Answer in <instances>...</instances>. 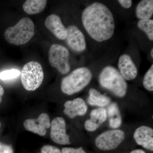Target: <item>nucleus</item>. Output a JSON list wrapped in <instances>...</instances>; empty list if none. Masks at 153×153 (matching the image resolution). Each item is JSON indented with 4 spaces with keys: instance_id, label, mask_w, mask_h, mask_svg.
I'll list each match as a JSON object with an SVG mask.
<instances>
[{
    "instance_id": "f257e3e1",
    "label": "nucleus",
    "mask_w": 153,
    "mask_h": 153,
    "mask_svg": "<svg viewBox=\"0 0 153 153\" xmlns=\"http://www.w3.org/2000/svg\"><path fill=\"white\" fill-rule=\"evenodd\" d=\"M82 21L89 36L97 42L108 40L114 34L113 15L102 3L95 2L86 7L82 13Z\"/></svg>"
},
{
    "instance_id": "f03ea898",
    "label": "nucleus",
    "mask_w": 153,
    "mask_h": 153,
    "mask_svg": "<svg viewBox=\"0 0 153 153\" xmlns=\"http://www.w3.org/2000/svg\"><path fill=\"white\" fill-rule=\"evenodd\" d=\"M100 85L112 92L117 97H123L127 92L126 81L117 68L112 66H105L99 76Z\"/></svg>"
},
{
    "instance_id": "7ed1b4c3",
    "label": "nucleus",
    "mask_w": 153,
    "mask_h": 153,
    "mask_svg": "<svg viewBox=\"0 0 153 153\" xmlns=\"http://www.w3.org/2000/svg\"><path fill=\"white\" fill-rule=\"evenodd\" d=\"M92 78V73L89 68L85 67L76 68L62 79L61 91L67 95H72L87 86Z\"/></svg>"
},
{
    "instance_id": "20e7f679",
    "label": "nucleus",
    "mask_w": 153,
    "mask_h": 153,
    "mask_svg": "<svg viewBox=\"0 0 153 153\" xmlns=\"http://www.w3.org/2000/svg\"><path fill=\"white\" fill-rule=\"evenodd\" d=\"M35 25L29 18L21 19L15 26L6 29L4 37L10 44L21 45L27 44L35 35Z\"/></svg>"
},
{
    "instance_id": "39448f33",
    "label": "nucleus",
    "mask_w": 153,
    "mask_h": 153,
    "mask_svg": "<svg viewBox=\"0 0 153 153\" xmlns=\"http://www.w3.org/2000/svg\"><path fill=\"white\" fill-rule=\"evenodd\" d=\"M44 78L42 66L36 61H32L25 64L22 68L21 80L26 90L33 91L40 87Z\"/></svg>"
},
{
    "instance_id": "423d86ee",
    "label": "nucleus",
    "mask_w": 153,
    "mask_h": 153,
    "mask_svg": "<svg viewBox=\"0 0 153 153\" xmlns=\"http://www.w3.org/2000/svg\"><path fill=\"white\" fill-rule=\"evenodd\" d=\"M69 55L66 47L60 44H52L49 51V63L61 74H67L71 69Z\"/></svg>"
},
{
    "instance_id": "0eeeda50",
    "label": "nucleus",
    "mask_w": 153,
    "mask_h": 153,
    "mask_svg": "<svg viewBox=\"0 0 153 153\" xmlns=\"http://www.w3.org/2000/svg\"><path fill=\"white\" fill-rule=\"evenodd\" d=\"M125 133L123 131L114 129L107 131L97 137L95 144L97 147L102 151L115 149L125 139Z\"/></svg>"
},
{
    "instance_id": "6e6552de",
    "label": "nucleus",
    "mask_w": 153,
    "mask_h": 153,
    "mask_svg": "<svg viewBox=\"0 0 153 153\" xmlns=\"http://www.w3.org/2000/svg\"><path fill=\"white\" fill-rule=\"evenodd\" d=\"M50 127V137L53 142L61 145L71 144L69 136L66 134V122L63 117L54 118Z\"/></svg>"
},
{
    "instance_id": "1a4fd4ad",
    "label": "nucleus",
    "mask_w": 153,
    "mask_h": 153,
    "mask_svg": "<svg viewBox=\"0 0 153 153\" xmlns=\"http://www.w3.org/2000/svg\"><path fill=\"white\" fill-rule=\"evenodd\" d=\"M66 29L67 34L66 39L68 47L75 52L84 51L86 44L82 32L75 25H70Z\"/></svg>"
},
{
    "instance_id": "9d476101",
    "label": "nucleus",
    "mask_w": 153,
    "mask_h": 153,
    "mask_svg": "<svg viewBox=\"0 0 153 153\" xmlns=\"http://www.w3.org/2000/svg\"><path fill=\"white\" fill-rule=\"evenodd\" d=\"M51 126L50 118L47 114L42 113L37 119H28L25 121L24 126L28 131L44 136L47 134V129Z\"/></svg>"
},
{
    "instance_id": "9b49d317",
    "label": "nucleus",
    "mask_w": 153,
    "mask_h": 153,
    "mask_svg": "<svg viewBox=\"0 0 153 153\" xmlns=\"http://www.w3.org/2000/svg\"><path fill=\"white\" fill-rule=\"evenodd\" d=\"M118 66L120 73L126 80H133L137 77V68L130 55L126 54L121 55Z\"/></svg>"
},
{
    "instance_id": "f8f14e48",
    "label": "nucleus",
    "mask_w": 153,
    "mask_h": 153,
    "mask_svg": "<svg viewBox=\"0 0 153 153\" xmlns=\"http://www.w3.org/2000/svg\"><path fill=\"white\" fill-rule=\"evenodd\" d=\"M133 136L134 139L138 145L153 152V128L148 126H141L136 129Z\"/></svg>"
},
{
    "instance_id": "ddd939ff",
    "label": "nucleus",
    "mask_w": 153,
    "mask_h": 153,
    "mask_svg": "<svg viewBox=\"0 0 153 153\" xmlns=\"http://www.w3.org/2000/svg\"><path fill=\"white\" fill-rule=\"evenodd\" d=\"M45 27L58 39L64 40L67 36V29L59 16L52 14L47 17L44 22Z\"/></svg>"
},
{
    "instance_id": "4468645a",
    "label": "nucleus",
    "mask_w": 153,
    "mask_h": 153,
    "mask_svg": "<svg viewBox=\"0 0 153 153\" xmlns=\"http://www.w3.org/2000/svg\"><path fill=\"white\" fill-rule=\"evenodd\" d=\"M64 106L65 108L63 112L71 118L84 115L88 110L87 105L85 101L81 98L68 100L64 103Z\"/></svg>"
},
{
    "instance_id": "2eb2a0df",
    "label": "nucleus",
    "mask_w": 153,
    "mask_h": 153,
    "mask_svg": "<svg viewBox=\"0 0 153 153\" xmlns=\"http://www.w3.org/2000/svg\"><path fill=\"white\" fill-rule=\"evenodd\" d=\"M90 118L85 121V128L89 132L95 131L107 119L106 110L104 108H98L92 110L90 114Z\"/></svg>"
},
{
    "instance_id": "dca6fc26",
    "label": "nucleus",
    "mask_w": 153,
    "mask_h": 153,
    "mask_svg": "<svg viewBox=\"0 0 153 153\" xmlns=\"http://www.w3.org/2000/svg\"><path fill=\"white\" fill-rule=\"evenodd\" d=\"M87 102L92 106L103 108L110 103L111 99L105 94H102L95 88H91L88 91Z\"/></svg>"
},
{
    "instance_id": "f3484780",
    "label": "nucleus",
    "mask_w": 153,
    "mask_h": 153,
    "mask_svg": "<svg viewBox=\"0 0 153 153\" xmlns=\"http://www.w3.org/2000/svg\"><path fill=\"white\" fill-rule=\"evenodd\" d=\"M106 111L110 127L113 129L119 128L122 123V120L120 110L117 103H111Z\"/></svg>"
},
{
    "instance_id": "a211bd4d",
    "label": "nucleus",
    "mask_w": 153,
    "mask_h": 153,
    "mask_svg": "<svg viewBox=\"0 0 153 153\" xmlns=\"http://www.w3.org/2000/svg\"><path fill=\"white\" fill-rule=\"evenodd\" d=\"M153 14V1L143 0L137 6L136 14L140 20L150 19Z\"/></svg>"
},
{
    "instance_id": "6ab92c4d",
    "label": "nucleus",
    "mask_w": 153,
    "mask_h": 153,
    "mask_svg": "<svg viewBox=\"0 0 153 153\" xmlns=\"http://www.w3.org/2000/svg\"><path fill=\"white\" fill-rule=\"evenodd\" d=\"M47 2L46 0H27L23 5V9L29 15L39 13L45 9Z\"/></svg>"
},
{
    "instance_id": "aec40b11",
    "label": "nucleus",
    "mask_w": 153,
    "mask_h": 153,
    "mask_svg": "<svg viewBox=\"0 0 153 153\" xmlns=\"http://www.w3.org/2000/svg\"><path fill=\"white\" fill-rule=\"evenodd\" d=\"M137 26L140 30L146 33L148 38L150 41H153V20H140L138 22Z\"/></svg>"
},
{
    "instance_id": "412c9836",
    "label": "nucleus",
    "mask_w": 153,
    "mask_h": 153,
    "mask_svg": "<svg viewBox=\"0 0 153 153\" xmlns=\"http://www.w3.org/2000/svg\"><path fill=\"white\" fill-rule=\"evenodd\" d=\"M143 85L147 90L150 91H153V65L145 74L143 80Z\"/></svg>"
},
{
    "instance_id": "4be33fe9",
    "label": "nucleus",
    "mask_w": 153,
    "mask_h": 153,
    "mask_svg": "<svg viewBox=\"0 0 153 153\" xmlns=\"http://www.w3.org/2000/svg\"><path fill=\"white\" fill-rule=\"evenodd\" d=\"M21 74V72L18 69H12L5 70L0 72V79L4 81L16 79Z\"/></svg>"
},
{
    "instance_id": "5701e85b",
    "label": "nucleus",
    "mask_w": 153,
    "mask_h": 153,
    "mask_svg": "<svg viewBox=\"0 0 153 153\" xmlns=\"http://www.w3.org/2000/svg\"><path fill=\"white\" fill-rule=\"evenodd\" d=\"M40 153H62V152L56 147L46 145L41 148V152Z\"/></svg>"
},
{
    "instance_id": "b1692460",
    "label": "nucleus",
    "mask_w": 153,
    "mask_h": 153,
    "mask_svg": "<svg viewBox=\"0 0 153 153\" xmlns=\"http://www.w3.org/2000/svg\"><path fill=\"white\" fill-rule=\"evenodd\" d=\"M62 153H86L82 147L75 149L71 147H64L62 149Z\"/></svg>"
},
{
    "instance_id": "393cba45",
    "label": "nucleus",
    "mask_w": 153,
    "mask_h": 153,
    "mask_svg": "<svg viewBox=\"0 0 153 153\" xmlns=\"http://www.w3.org/2000/svg\"><path fill=\"white\" fill-rule=\"evenodd\" d=\"M0 153H13L12 147L0 143Z\"/></svg>"
},
{
    "instance_id": "a878e982",
    "label": "nucleus",
    "mask_w": 153,
    "mask_h": 153,
    "mask_svg": "<svg viewBox=\"0 0 153 153\" xmlns=\"http://www.w3.org/2000/svg\"><path fill=\"white\" fill-rule=\"evenodd\" d=\"M118 2L122 7L126 9H128L131 7L132 1L131 0H119Z\"/></svg>"
},
{
    "instance_id": "bb28decb",
    "label": "nucleus",
    "mask_w": 153,
    "mask_h": 153,
    "mask_svg": "<svg viewBox=\"0 0 153 153\" xmlns=\"http://www.w3.org/2000/svg\"><path fill=\"white\" fill-rule=\"evenodd\" d=\"M4 90L3 86L0 84V103L1 102L2 100V97L4 95Z\"/></svg>"
},
{
    "instance_id": "cd10ccee",
    "label": "nucleus",
    "mask_w": 153,
    "mask_h": 153,
    "mask_svg": "<svg viewBox=\"0 0 153 153\" xmlns=\"http://www.w3.org/2000/svg\"><path fill=\"white\" fill-rule=\"evenodd\" d=\"M130 153H146L144 151L140 149H137L134 150L132 151Z\"/></svg>"
},
{
    "instance_id": "c85d7f7f",
    "label": "nucleus",
    "mask_w": 153,
    "mask_h": 153,
    "mask_svg": "<svg viewBox=\"0 0 153 153\" xmlns=\"http://www.w3.org/2000/svg\"><path fill=\"white\" fill-rule=\"evenodd\" d=\"M151 56L152 57V58L153 57V49H152V50L151 51Z\"/></svg>"
},
{
    "instance_id": "c756f323",
    "label": "nucleus",
    "mask_w": 153,
    "mask_h": 153,
    "mask_svg": "<svg viewBox=\"0 0 153 153\" xmlns=\"http://www.w3.org/2000/svg\"><path fill=\"white\" fill-rule=\"evenodd\" d=\"M0 126H1V123H0Z\"/></svg>"
}]
</instances>
